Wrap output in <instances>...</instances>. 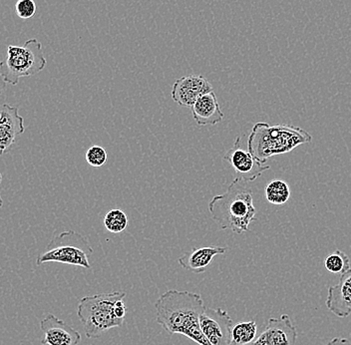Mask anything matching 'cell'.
Wrapping results in <instances>:
<instances>
[{
    "mask_svg": "<svg viewBox=\"0 0 351 345\" xmlns=\"http://www.w3.org/2000/svg\"><path fill=\"white\" fill-rule=\"evenodd\" d=\"M214 91L207 78L201 75H188L176 80L172 88V99L180 106L192 107L205 94Z\"/></svg>",
    "mask_w": 351,
    "mask_h": 345,
    "instance_id": "obj_10",
    "label": "cell"
},
{
    "mask_svg": "<svg viewBox=\"0 0 351 345\" xmlns=\"http://www.w3.org/2000/svg\"><path fill=\"white\" fill-rule=\"evenodd\" d=\"M191 108H192L193 118L199 126H208V125L214 126L221 123L225 117L214 91L197 99Z\"/></svg>",
    "mask_w": 351,
    "mask_h": 345,
    "instance_id": "obj_14",
    "label": "cell"
},
{
    "mask_svg": "<svg viewBox=\"0 0 351 345\" xmlns=\"http://www.w3.org/2000/svg\"><path fill=\"white\" fill-rule=\"evenodd\" d=\"M40 329L44 335L41 344L44 345H78L82 340L76 329L53 314H48L41 320Z\"/></svg>",
    "mask_w": 351,
    "mask_h": 345,
    "instance_id": "obj_11",
    "label": "cell"
},
{
    "mask_svg": "<svg viewBox=\"0 0 351 345\" xmlns=\"http://www.w3.org/2000/svg\"><path fill=\"white\" fill-rule=\"evenodd\" d=\"M202 333L212 345H229L232 333V318L221 309L206 307L199 318Z\"/></svg>",
    "mask_w": 351,
    "mask_h": 345,
    "instance_id": "obj_7",
    "label": "cell"
},
{
    "mask_svg": "<svg viewBox=\"0 0 351 345\" xmlns=\"http://www.w3.org/2000/svg\"><path fill=\"white\" fill-rule=\"evenodd\" d=\"M326 307L339 318H348L351 313V269L341 274L337 285L329 287Z\"/></svg>",
    "mask_w": 351,
    "mask_h": 345,
    "instance_id": "obj_13",
    "label": "cell"
},
{
    "mask_svg": "<svg viewBox=\"0 0 351 345\" xmlns=\"http://www.w3.org/2000/svg\"><path fill=\"white\" fill-rule=\"evenodd\" d=\"M258 326L256 322H241L232 325L229 345H252L256 338Z\"/></svg>",
    "mask_w": 351,
    "mask_h": 345,
    "instance_id": "obj_16",
    "label": "cell"
},
{
    "mask_svg": "<svg viewBox=\"0 0 351 345\" xmlns=\"http://www.w3.org/2000/svg\"><path fill=\"white\" fill-rule=\"evenodd\" d=\"M104 226L108 232L119 234L126 230L127 226H128V217H127L126 213L119 209H114V210L109 211L105 216Z\"/></svg>",
    "mask_w": 351,
    "mask_h": 345,
    "instance_id": "obj_19",
    "label": "cell"
},
{
    "mask_svg": "<svg viewBox=\"0 0 351 345\" xmlns=\"http://www.w3.org/2000/svg\"><path fill=\"white\" fill-rule=\"evenodd\" d=\"M107 152L103 147L101 146H92L88 149L86 155H85V159L90 166L99 167L104 166L105 163L107 161Z\"/></svg>",
    "mask_w": 351,
    "mask_h": 345,
    "instance_id": "obj_20",
    "label": "cell"
},
{
    "mask_svg": "<svg viewBox=\"0 0 351 345\" xmlns=\"http://www.w3.org/2000/svg\"><path fill=\"white\" fill-rule=\"evenodd\" d=\"M113 311L116 318H119V320H125V316H126L128 309H127L126 305H125L124 298H121V300H118L117 302H115Z\"/></svg>",
    "mask_w": 351,
    "mask_h": 345,
    "instance_id": "obj_22",
    "label": "cell"
},
{
    "mask_svg": "<svg viewBox=\"0 0 351 345\" xmlns=\"http://www.w3.org/2000/svg\"><path fill=\"white\" fill-rule=\"evenodd\" d=\"M298 331L287 314L280 318H269L265 331L254 340L252 345H295Z\"/></svg>",
    "mask_w": 351,
    "mask_h": 345,
    "instance_id": "obj_9",
    "label": "cell"
},
{
    "mask_svg": "<svg viewBox=\"0 0 351 345\" xmlns=\"http://www.w3.org/2000/svg\"><path fill=\"white\" fill-rule=\"evenodd\" d=\"M265 198L271 205H285L291 198V189L284 180L274 179L265 187Z\"/></svg>",
    "mask_w": 351,
    "mask_h": 345,
    "instance_id": "obj_17",
    "label": "cell"
},
{
    "mask_svg": "<svg viewBox=\"0 0 351 345\" xmlns=\"http://www.w3.org/2000/svg\"><path fill=\"white\" fill-rule=\"evenodd\" d=\"M125 296V292H112L81 298L77 316L84 326L88 338L100 337L105 331L122 326L125 320L116 318L113 309L115 302Z\"/></svg>",
    "mask_w": 351,
    "mask_h": 345,
    "instance_id": "obj_4",
    "label": "cell"
},
{
    "mask_svg": "<svg viewBox=\"0 0 351 345\" xmlns=\"http://www.w3.org/2000/svg\"><path fill=\"white\" fill-rule=\"evenodd\" d=\"M25 131L24 119L19 115V108L8 104L0 110V156L8 153L16 143L17 137Z\"/></svg>",
    "mask_w": 351,
    "mask_h": 345,
    "instance_id": "obj_12",
    "label": "cell"
},
{
    "mask_svg": "<svg viewBox=\"0 0 351 345\" xmlns=\"http://www.w3.org/2000/svg\"><path fill=\"white\" fill-rule=\"evenodd\" d=\"M223 160L229 162L241 181L254 182L271 167L263 164L256 159L249 151L243 150L241 146V137L237 138L234 145L223 156Z\"/></svg>",
    "mask_w": 351,
    "mask_h": 345,
    "instance_id": "obj_8",
    "label": "cell"
},
{
    "mask_svg": "<svg viewBox=\"0 0 351 345\" xmlns=\"http://www.w3.org/2000/svg\"><path fill=\"white\" fill-rule=\"evenodd\" d=\"M6 85H8V83L4 81V79L2 78V76L0 75V95H1L2 93H3L4 90H5Z\"/></svg>",
    "mask_w": 351,
    "mask_h": 345,
    "instance_id": "obj_24",
    "label": "cell"
},
{
    "mask_svg": "<svg viewBox=\"0 0 351 345\" xmlns=\"http://www.w3.org/2000/svg\"><path fill=\"white\" fill-rule=\"evenodd\" d=\"M155 309L156 320L167 333L185 335L199 345H212L199 325V318L206 309L201 294L170 289L160 296Z\"/></svg>",
    "mask_w": 351,
    "mask_h": 345,
    "instance_id": "obj_1",
    "label": "cell"
},
{
    "mask_svg": "<svg viewBox=\"0 0 351 345\" xmlns=\"http://www.w3.org/2000/svg\"><path fill=\"white\" fill-rule=\"evenodd\" d=\"M311 140L313 136L300 127L258 122L252 127L247 149L258 161L265 164L269 158L289 153Z\"/></svg>",
    "mask_w": 351,
    "mask_h": 345,
    "instance_id": "obj_3",
    "label": "cell"
},
{
    "mask_svg": "<svg viewBox=\"0 0 351 345\" xmlns=\"http://www.w3.org/2000/svg\"><path fill=\"white\" fill-rule=\"evenodd\" d=\"M228 248L204 247L193 248L190 252L179 259V265L183 269L199 274L205 272L215 257L226 254Z\"/></svg>",
    "mask_w": 351,
    "mask_h": 345,
    "instance_id": "obj_15",
    "label": "cell"
},
{
    "mask_svg": "<svg viewBox=\"0 0 351 345\" xmlns=\"http://www.w3.org/2000/svg\"><path fill=\"white\" fill-rule=\"evenodd\" d=\"M326 345H351L348 338L335 337Z\"/></svg>",
    "mask_w": 351,
    "mask_h": 345,
    "instance_id": "obj_23",
    "label": "cell"
},
{
    "mask_svg": "<svg viewBox=\"0 0 351 345\" xmlns=\"http://www.w3.org/2000/svg\"><path fill=\"white\" fill-rule=\"evenodd\" d=\"M15 12L19 19L27 21L36 13V3L34 0H19L15 4Z\"/></svg>",
    "mask_w": 351,
    "mask_h": 345,
    "instance_id": "obj_21",
    "label": "cell"
},
{
    "mask_svg": "<svg viewBox=\"0 0 351 345\" xmlns=\"http://www.w3.org/2000/svg\"><path fill=\"white\" fill-rule=\"evenodd\" d=\"M2 181V175L0 174V183H1ZM3 206V200H2L1 194H0V208Z\"/></svg>",
    "mask_w": 351,
    "mask_h": 345,
    "instance_id": "obj_25",
    "label": "cell"
},
{
    "mask_svg": "<svg viewBox=\"0 0 351 345\" xmlns=\"http://www.w3.org/2000/svg\"><path fill=\"white\" fill-rule=\"evenodd\" d=\"M208 211L221 230L241 235L256 221V209L251 189L236 178L223 194L215 195L208 203Z\"/></svg>",
    "mask_w": 351,
    "mask_h": 345,
    "instance_id": "obj_2",
    "label": "cell"
},
{
    "mask_svg": "<svg viewBox=\"0 0 351 345\" xmlns=\"http://www.w3.org/2000/svg\"><path fill=\"white\" fill-rule=\"evenodd\" d=\"M324 267L331 274H344L351 269L350 259L346 252L337 250L324 259Z\"/></svg>",
    "mask_w": 351,
    "mask_h": 345,
    "instance_id": "obj_18",
    "label": "cell"
},
{
    "mask_svg": "<svg viewBox=\"0 0 351 345\" xmlns=\"http://www.w3.org/2000/svg\"><path fill=\"white\" fill-rule=\"evenodd\" d=\"M92 252L93 248L87 237L74 230H66L48 243L46 250L37 257L36 265L59 263L89 270Z\"/></svg>",
    "mask_w": 351,
    "mask_h": 345,
    "instance_id": "obj_6",
    "label": "cell"
},
{
    "mask_svg": "<svg viewBox=\"0 0 351 345\" xmlns=\"http://www.w3.org/2000/svg\"><path fill=\"white\" fill-rule=\"evenodd\" d=\"M5 60L0 61V75L8 84H19V79L40 73L47 64L43 44L32 38L22 46L8 45Z\"/></svg>",
    "mask_w": 351,
    "mask_h": 345,
    "instance_id": "obj_5",
    "label": "cell"
}]
</instances>
